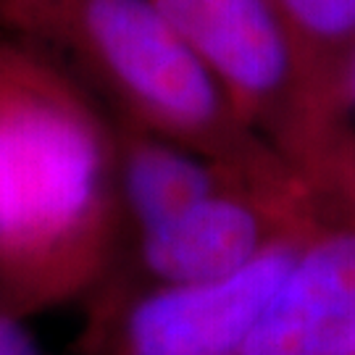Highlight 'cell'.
I'll list each match as a JSON object with an SVG mask.
<instances>
[{
    "mask_svg": "<svg viewBox=\"0 0 355 355\" xmlns=\"http://www.w3.org/2000/svg\"><path fill=\"white\" fill-rule=\"evenodd\" d=\"M124 245L116 121L51 53L0 32V303L98 292Z\"/></svg>",
    "mask_w": 355,
    "mask_h": 355,
    "instance_id": "cell-1",
    "label": "cell"
},
{
    "mask_svg": "<svg viewBox=\"0 0 355 355\" xmlns=\"http://www.w3.org/2000/svg\"><path fill=\"white\" fill-rule=\"evenodd\" d=\"M0 32L51 53L121 121L274 171L153 0H0Z\"/></svg>",
    "mask_w": 355,
    "mask_h": 355,
    "instance_id": "cell-2",
    "label": "cell"
},
{
    "mask_svg": "<svg viewBox=\"0 0 355 355\" xmlns=\"http://www.w3.org/2000/svg\"><path fill=\"white\" fill-rule=\"evenodd\" d=\"M300 237H282L253 263L198 284L105 287L89 324L95 355H242L290 271Z\"/></svg>",
    "mask_w": 355,
    "mask_h": 355,
    "instance_id": "cell-3",
    "label": "cell"
},
{
    "mask_svg": "<svg viewBox=\"0 0 355 355\" xmlns=\"http://www.w3.org/2000/svg\"><path fill=\"white\" fill-rule=\"evenodd\" d=\"M245 124L297 135L313 119L300 64L271 0H153Z\"/></svg>",
    "mask_w": 355,
    "mask_h": 355,
    "instance_id": "cell-4",
    "label": "cell"
},
{
    "mask_svg": "<svg viewBox=\"0 0 355 355\" xmlns=\"http://www.w3.org/2000/svg\"><path fill=\"white\" fill-rule=\"evenodd\" d=\"M277 190L279 182L229 187L161 227L129 237L121 248V253L127 250V274L103 284H198L240 271L268 245L290 237L282 227Z\"/></svg>",
    "mask_w": 355,
    "mask_h": 355,
    "instance_id": "cell-5",
    "label": "cell"
},
{
    "mask_svg": "<svg viewBox=\"0 0 355 355\" xmlns=\"http://www.w3.org/2000/svg\"><path fill=\"white\" fill-rule=\"evenodd\" d=\"M242 355H355V232L297 248Z\"/></svg>",
    "mask_w": 355,
    "mask_h": 355,
    "instance_id": "cell-6",
    "label": "cell"
},
{
    "mask_svg": "<svg viewBox=\"0 0 355 355\" xmlns=\"http://www.w3.org/2000/svg\"><path fill=\"white\" fill-rule=\"evenodd\" d=\"M114 121L124 240L161 227L216 192L240 184L277 182L274 171L232 164L116 116Z\"/></svg>",
    "mask_w": 355,
    "mask_h": 355,
    "instance_id": "cell-7",
    "label": "cell"
},
{
    "mask_svg": "<svg viewBox=\"0 0 355 355\" xmlns=\"http://www.w3.org/2000/svg\"><path fill=\"white\" fill-rule=\"evenodd\" d=\"M300 64L313 114L343 95L355 48V0H271Z\"/></svg>",
    "mask_w": 355,
    "mask_h": 355,
    "instance_id": "cell-8",
    "label": "cell"
},
{
    "mask_svg": "<svg viewBox=\"0 0 355 355\" xmlns=\"http://www.w3.org/2000/svg\"><path fill=\"white\" fill-rule=\"evenodd\" d=\"M24 318L0 303V355H45Z\"/></svg>",
    "mask_w": 355,
    "mask_h": 355,
    "instance_id": "cell-9",
    "label": "cell"
},
{
    "mask_svg": "<svg viewBox=\"0 0 355 355\" xmlns=\"http://www.w3.org/2000/svg\"><path fill=\"white\" fill-rule=\"evenodd\" d=\"M343 98L355 105V48L350 53V61H347V69H345V79H343Z\"/></svg>",
    "mask_w": 355,
    "mask_h": 355,
    "instance_id": "cell-10",
    "label": "cell"
}]
</instances>
